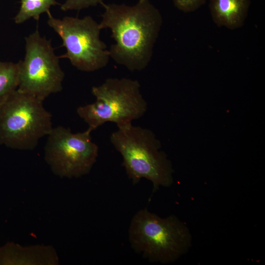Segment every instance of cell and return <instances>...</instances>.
Returning <instances> with one entry per match:
<instances>
[{
  "label": "cell",
  "mask_w": 265,
  "mask_h": 265,
  "mask_svg": "<svg viewBox=\"0 0 265 265\" xmlns=\"http://www.w3.org/2000/svg\"><path fill=\"white\" fill-rule=\"evenodd\" d=\"M26 54L18 63V90L43 101L62 89L64 73L51 41L42 37L37 29L25 38Z\"/></svg>",
  "instance_id": "cell-7"
},
{
  "label": "cell",
  "mask_w": 265,
  "mask_h": 265,
  "mask_svg": "<svg viewBox=\"0 0 265 265\" xmlns=\"http://www.w3.org/2000/svg\"><path fill=\"white\" fill-rule=\"evenodd\" d=\"M132 249L152 262H174L189 249L191 238L186 226L176 216L161 218L147 209L133 216L129 229Z\"/></svg>",
  "instance_id": "cell-3"
},
{
  "label": "cell",
  "mask_w": 265,
  "mask_h": 265,
  "mask_svg": "<svg viewBox=\"0 0 265 265\" xmlns=\"http://www.w3.org/2000/svg\"><path fill=\"white\" fill-rule=\"evenodd\" d=\"M101 29L109 28L115 43L108 50L110 57L131 71H141L150 63L162 24L159 11L149 0L134 5L106 4Z\"/></svg>",
  "instance_id": "cell-1"
},
{
  "label": "cell",
  "mask_w": 265,
  "mask_h": 265,
  "mask_svg": "<svg viewBox=\"0 0 265 265\" xmlns=\"http://www.w3.org/2000/svg\"><path fill=\"white\" fill-rule=\"evenodd\" d=\"M92 132L73 133L59 126L47 136L44 159L52 172L60 178H78L88 174L96 162L99 148Z\"/></svg>",
  "instance_id": "cell-8"
},
{
  "label": "cell",
  "mask_w": 265,
  "mask_h": 265,
  "mask_svg": "<svg viewBox=\"0 0 265 265\" xmlns=\"http://www.w3.org/2000/svg\"><path fill=\"white\" fill-rule=\"evenodd\" d=\"M48 24L59 35L66 53L59 58L69 59L78 69L93 72L105 67L110 58L106 44L100 38L102 30L91 16L82 19L65 17L62 19L53 17L50 12Z\"/></svg>",
  "instance_id": "cell-6"
},
{
  "label": "cell",
  "mask_w": 265,
  "mask_h": 265,
  "mask_svg": "<svg viewBox=\"0 0 265 265\" xmlns=\"http://www.w3.org/2000/svg\"><path fill=\"white\" fill-rule=\"evenodd\" d=\"M250 3V0H210L212 18L218 27L238 29L244 24Z\"/></svg>",
  "instance_id": "cell-10"
},
{
  "label": "cell",
  "mask_w": 265,
  "mask_h": 265,
  "mask_svg": "<svg viewBox=\"0 0 265 265\" xmlns=\"http://www.w3.org/2000/svg\"><path fill=\"white\" fill-rule=\"evenodd\" d=\"M18 84L17 63L0 61V106L17 89Z\"/></svg>",
  "instance_id": "cell-11"
},
{
  "label": "cell",
  "mask_w": 265,
  "mask_h": 265,
  "mask_svg": "<svg viewBox=\"0 0 265 265\" xmlns=\"http://www.w3.org/2000/svg\"><path fill=\"white\" fill-rule=\"evenodd\" d=\"M174 5L179 10L186 12H191L197 10L203 5L206 0H173Z\"/></svg>",
  "instance_id": "cell-14"
},
{
  "label": "cell",
  "mask_w": 265,
  "mask_h": 265,
  "mask_svg": "<svg viewBox=\"0 0 265 265\" xmlns=\"http://www.w3.org/2000/svg\"><path fill=\"white\" fill-rule=\"evenodd\" d=\"M42 101L16 90L0 106V144L31 150L52 129V115Z\"/></svg>",
  "instance_id": "cell-5"
},
{
  "label": "cell",
  "mask_w": 265,
  "mask_h": 265,
  "mask_svg": "<svg viewBox=\"0 0 265 265\" xmlns=\"http://www.w3.org/2000/svg\"><path fill=\"white\" fill-rule=\"evenodd\" d=\"M92 94L96 101L77 109L91 132L108 122L115 123L117 127L132 124L147 110V104L137 80L109 78L101 85L93 86Z\"/></svg>",
  "instance_id": "cell-4"
},
{
  "label": "cell",
  "mask_w": 265,
  "mask_h": 265,
  "mask_svg": "<svg viewBox=\"0 0 265 265\" xmlns=\"http://www.w3.org/2000/svg\"><path fill=\"white\" fill-rule=\"evenodd\" d=\"M21 7L14 20L21 24L32 18L38 21L43 13H49L52 5L57 4L55 0H21Z\"/></svg>",
  "instance_id": "cell-12"
},
{
  "label": "cell",
  "mask_w": 265,
  "mask_h": 265,
  "mask_svg": "<svg viewBox=\"0 0 265 265\" xmlns=\"http://www.w3.org/2000/svg\"><path fill=\"white\" fill-rule=\"evenodd\" d=\"M110 140L122 156V165L133 184L145 178L151 182L155 191L172 184L171 162L151 130L130 124L118 127Z\"/></svg>",
  "instance_id": "cell-2"
},
{
  "label": "cell",
  "mask_w": 265,
  "mask_h": 265,
  "mask_svg": "<svg viewBox=\"0 0 265 265\" xmlns=\"http://www.w3.org/2000/svg\"><path fill=\"white\" fill-rule=\"evenodd\" d=\"M58 263L57 253L51 246H23L8 242L0 247V265H56Z\"/></svg>",
  "instance_id": "cell-9"
},
{
  "label": "cell",
  "mask_w": 265,
  "mask_h": 265,
  "mask_svg": "<svg viewBox=\"0 0 265 265\" xmlns=\"http://www.w3.org/2000/svg\"><path fill=\"white\" fill-rule=\"evenodd\" d=\"M103 0H66L61 5L60 8L63 11L70 10H80L91 6L101 4Z\"/></svg>",
  "instance_id": "cell-13"
}]
</instances>
